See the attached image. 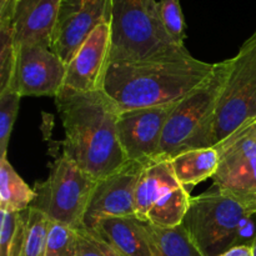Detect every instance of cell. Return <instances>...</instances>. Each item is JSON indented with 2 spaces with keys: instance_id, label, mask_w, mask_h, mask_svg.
<instances>
[{
  "instance_id": "24",
  "label": "cell",
  "mask_w": 256,
  "mask_h": 256,
  "mask_svg": "<svg viewBox=\"0 0 256 256\" xmlns=\"http://www.w3.org/2000/svg\"><path fill=\"white\" fill-rule=\"evenodd\" d=\"M22 98L15 86H9L0 92V158L8 155V146Z\"/></svg>"
},
{
  "instance_id": "10",
  "label": "cell",
  "mask_w": 256,
  "mask_h": 256,
  "mask_svg": "<svg viewBox=\"0 0 256 256\" xmlns=\"http://www.w3.org/2000/svg\"><path fill=\"white\" fill-rule=\"evenodd\" d=\"M66 64L52 48L22 45L18 48L14 84L24 96L55 98L64 86Z\"/></svg>"
},
{
  "instance_id": "13",
  "label": "cell",
  "mask_w": 256,
  "mask_h": 256,
  "mask_svg": "<svg viewBox=\"0 0 256 256\" xmlns=\"http://www.w3.org/2000/svg\"><path fill=\"white\" fill-rule=\"evenodd\" d=\"M85 229L104 242L115 256H155L146 222L136 216L102 218Z\"/></svg>"
},
{
  "instance_id": "5",
  "label": "cell",
  "mask_w": 256,
  "mask_h": 256,
  "mask_svg": "<svg viewBox=\"0 0 256 256\" xmlns=\"http://www.w3.org/2000/svg\"><path fill=\"white\" fill-rule=\"evenodd\" d=\"M110 64L142 59L175 46L156 0H112Z\"/></svg>"
},
{
  "instance_id": "22",
  "label": "cell",
  "mask_w": 256,
  "mask_h": 256,
  "mask_svg": "<svg viewBox=\"0 0 256 256\" xmlns=\"http://www.w3.org/2000/svg\"><path fill=\"white\" fill-rule=\"evenodd\" d=\"M0 256H22L29 209L20 212H0Z\"/></svg>"
},
{
  "instance_id": "27",
  "label": "cell",
  "mask_w": 256,
  "mask_h": 256,
  "mask_svg": "<svg viewBox=\"0 0 256 256\" xmlns=\"http://www.w3.org/2000/svg\"><path fill=\"white\" fill-rule=\"evenodd\" d=\"M75 256H115L112 250L82 226L78 229V246Z\"/></svg>"
},
{
  "instance_id": "19",
  "label": "cell",
  "mask_w": 256,
  "mask_h": 256,
  "mask_svg": "<svg viewBox=\"0 0 256 256\" xmlns=\"http://www.w3.org/2000/svg\"><path fill=\"white\" fill-rule=\"evenodd\" d=\"M192 196L186 188L180 185L160 198L148 212L146 222L162 229L182 225L189 210Z\"/></svg>"
},
{
  "instance_id": "16",
  "label": "cell",
  "mask_w": 256,
  "mask_h": 256,
  "mask_svg": "<svg viewBox=\"0 0 256 256\" xmlns=\"http://www.w3.org/2000/svg\"><path fill=\"white\" fill-rule=\"evenodd\" d=\"M212 186L232 195L256 210V154L216 170Z\"/></svg>"
},
{
  "instance_id": "1",
  "label": "cell",
  "mask_w": 256,
  "mask_h": 256,
  "mask_svg": "<svg viewBox=\"0 0 256 256\" xmlns=\"http://www.w3.org/2000/svg\"><path fill=\"white\" fill-rule=\"evenodd\" d=\"M215 64L175 45L159 54L132 62L110 64L104 92L120 112L164 106L179 102L214 72Z\"/></svg>"
},
{
  "instance_id": "8",
  "label": "cell",
  "mask_w": 256,
  "mask_h": 256,
  "mask_svg": "<svg viewBox=\"0 0 256 256\" xmlns=\"http://www.w3.org/2000/svg\"><path fill=\"white\" fill-rule=\"evenodd\" d=\"M112 19V0H62L52 50L69 64L89 35Z\"/></svg>"
},
{
  "instance_id": "18",
  "label": "cell",
  "mask_w": 256,
  "mask_h": 256,
  "mask_svg": "<svg viewBox=\"0 0 256 256\" xmlns=\"http://www.w3.org/2000/svg\"><path fill=\"white\" fill-rule=\"evenodd\" d=\"M34 199V189L18 174L8 156L0 158V212H24Z\"/></svg>"
},
{
  "instance_id": "25",
  "label": "cell",
  "mask_w": 256,
  "mask_h": 256,
  "mask_svg": "<svg viewBox=\"0 0 256 256\" xmlns=\"http://www.w3.org/2000/svg\"><path fill=\"white\" fill-rule=\"evenodd\" d=\"M76 246L78 229L50 220L46 256H75Z\"/></svg>"
},
{
  "instance_id": "29",
  "label": "cell",
  "mask_w": 256,
  "mask_h": 256,
  "mask_svg": "<svg viewBox=\"0 0 256 256\" xmlns=\"http://www.w3.org/2000/svg\"><path fill=\"white\" fill-rule=\"evenodd\" d=\"M252 252H254V256H256V239H255L254 244H252Z\"/></svg>"
},
{
  "instance_id": "6",
  "label": "cell",
  "mask_w": 256,
  "mask_h": 256,
  "mask_svg": "<svg viewBox=\"0 0 256 256\" xmlns=\"http://www.w3.org/2000/svg\"><path fill=\"white\" fill-rule=\"evenodd\" d=\"M96 182L98 179L62 154L50 166L48 179L35 182L30 208L44 212L52 222L80 229Z\"/></svg>"
},
{
  "instance_id": "17",
  "label": "cell",
  "mask_w": 256,
  "mask_h": 256,
  "mask_svg": "<svg viewBox=\"0 0 256 256\" xmlns=\"http://www.w3.org/2000/svg\"><path fill=\"white\" fill-rule=\"evenodd\" d=\"M178 182L184 188H194L212 179L219 166V155L215 146L192 149L170 159Z\"/></svg>"
},
{
  "instance_id": "11",
  "label": "cell",
  "mask_w": 256,
  "mask_h": 256,
  "mask_svg": "<svg viewBox=\"0 0 256 256\" xmlns=\"http://www.w3.org/2000/svg\"><path fill=\"white\" fill-rule=\"evenodd\" d=\"M142 170V164L129 160L119 170L98 180L82 226H92L106 216H135V192Z\"/></svg>"
},
{
  "instance_id": "3",
  "label": "cell",
  "mask_w": 256,
  "mask_h": 256,
  "mask_svg": "<svg viewBox=\"0 0 256 256\" xmlns=\"http://www.w3.org/2000/svg\"><path fill=\"white\" fill-rule=\"evenodd\" d=\"M182 226L204 256H219L236 246H252L256 210L212 186L192 198Z\"/></svg>"
},
{
  "instance_id": "7",
  "label": "cell",
  "mask_w": 256,
  "mask_h": 256,
  "mask_svg": "<svg viewBox=\"0 0 256 256\" xmlns=\"http://www.w3.org/2000/svg\"><path fill=\"white\" fill-rule=\"evenodd\" d=\"M228 62L226 80L215 118L214 146L256 119V29Z\"/></svg>"
},
{
  "instance_id": "4",
  "label": "cell",
  "mask_w": 256,
  "mask_h": 256,
  "mask_svg": "<svg viewBox=\"0 0 256 256\" xmlns=\"http://www.w3.org/2000/svg\"><path fill=\"white\" fill-rule=\"evenodd\" d=\"M228 66V59L215 62L206 82L175 105L162 134V158L172 159L186 150L214 146L215 118Z\"/></svg>"
},
{
  "instance_id": "21",
  "label": "cell",
  "mask_w": 256,
  "mask_h": 256,
  "mask_svg": "<svg viewBox=\"0 0 256 256\" xmlns=\"http://www.w3.org/2000/svg\"><path fill=\"white\" fill-rule=\"evenodd\" d=\"M18 46L12 15H0V92L14 84Z\"/></svg>"
},
{
  "instance_id": "23",
  "label": "cell",
  "mask_w": 256,
  "mask_h": 256,
  "mask_svg": "<svg viewBox=\"0 0 256 256\" xmlns=\"http://www.w3.org/2000/svg\"><path fill=\"white\" fill-rule=\"evenodd\" d=\"M50 219L40 210L29 208L22 256H46Z\"/></svg>"
},
{
  "instance_id": "2",
  "label": "cell",
  "mask_w": 256,
  "mask_h": 256,
  "mask_svg": "<svg viewBox=\"0 0 256 256\" xmlns=\"http://www.w3.org/2000/svg\"><path fill=\"white\" fill-rule=\"evenodd\" d=\"M55 105L65 132L62 155L100 180L124 166L118 136L119 108L104 90L80 92L62 88Z\"/></svg>"
},
{
  "instance_id": "28",
  "label": "cell",
  "mask_w": 256,
  "mask_h": 256,
  "mask_svg": "<svg viewBox=\"0 0 256 256\" xmlns=\"http://www.w3.org/2000/svg\"><path fill=\"white\" fill-rule=\"evenodd\" d=\"M219 256H254V252H252V246L242 245V246L232 248Z\"/></svg>"
},
{
  "instance_id": "9",
  "label": "cell",
  "mask_w": 256,
  "mask_h": 256,
  "mask_svg": "<svg viewBox=\"0 0 256 256\" xmlns=\"http://www.w3.org/2000/svg\"><path fill=\"white\" fill-rule=\"evenodd\" d=\"M176 104L119 112L118 136L128 160L144 165L162 156L165 124Z\"/></svg>"
},
{
  "instance_id": "20",
  "label": "cell",
  "mask_w": 256,
  "mask_h": 256,
  "mask_svg": "<svg viewBox=\"0 0 256 256\" xmlns=\"http://www.w3.org/2000/svg\"><path fill=\"white\" fill-rule=\"evenodd\" d=\"M155 256H204L188 235L182 225L162 229L146 222Z\"/></svg>"
},
{
  "instance_id": "15",
  "label": "cell",
  "mask_w": 256,
  "mask_h": 256,
  "mask_svg": "<svg viewBox=\"0 0 256 256\" xmlns=\"http://www.w3.org/2000/svg\"><path fill=\"white\" fill-rule=\"evenodd\" d=\"M180 185L170 159L160 156L142 165L135 192V216L146 222L148 212L152 205Z\"/></svg>"
},
{
  "instance_id": "12",
  "label": "cell",
  "mask_w": 256,
  "mask_h": 256,
  "mask_svg": "<svg viewBox=\"0 0 256 256\" xmlns=\"http://www.w3.org/2000/svg\"><path fill=\"white\" fill-rule=\"evenodd\" d=\"M110 22H104L89 35L66 65V76L62 88L80 92L104 89L105 76L110 65Z\"/></svg>"
},
{
  "instance_id": "26",
  "label": "cell",
  "mask_w": 256,
  "mask_h": 256,
  "mask_svg": "<svg viewBox=\"0 0 256 256\" xmlns=\"http://www.w3.org/2000/svg\"><path fill=\"white\" fill-rule=\"evenodd\" d=\"M159 12L162 26L172 42L184 45V40L186 39V25L180 0H160Z\"/></svg>"
},
{
  "instance_id": "14",
  "label": "cell",
  "mask_w": 256,
  "mask_h": 256,
  "mask_svg": "<svg viewBox=\"0 0 256 256\" xmlns=\"http://www.w3.org/2000/svg\"><path fill=\"white\" fill-rule=\"evenodd\" d=\"M62 0H16L15 42L22 45L52 46Z\"/></svg>"
}]
</instances>
